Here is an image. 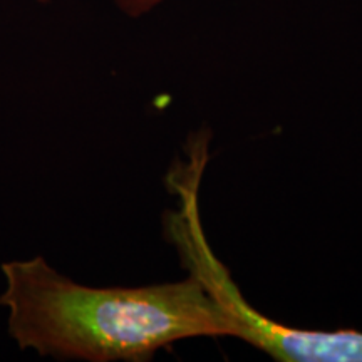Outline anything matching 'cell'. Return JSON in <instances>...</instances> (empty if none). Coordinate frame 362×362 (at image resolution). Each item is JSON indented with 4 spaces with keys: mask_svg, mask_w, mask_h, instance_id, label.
Here are the masks:
<instances>
[{
    "mask_svg": "<svg viewBox=\"0 0 362 362\" xmlns=\"http://www.w3.org/2000/svg\"><path fill=\"white\" fill-rule=\"evenodd\" d=\"M8 332L21 349L88 362H148L176 342L230 337L232 325L193 275L143 287H89L44 257L2 265Z\"/></svg>",
    "mask_w": 362,
    "mask_h": 362,
    "instance_id": "6da1fadb",
    "label": "cell"
},
{
    "mask_svg": "<svg viewBox=\"0 0 362 362\" xmlns=\"http://www.w3.org/2000/svg\"><path fill=\"white\" fill-rule=\"evenodd\" d=\"M37 2H39V4H47L49 0H37Z\"/></svg>",
    "mask_w": 362,
    "mask_h": 362,
    "instance_id": "277c9868",
    "label": "cell"
},
{
    "mask_svg": "<svg viewBox=\"0 0 362 362\" xmlns=\"http://www.w3.org/2000/svg\"><path fill=\"white\" fill-rule=\"evenodd\" d=\"M110 2L115 4L117 11L123 12L124 16L131 17V19H139V17L146 16L148 12L155 11L166 0H110Z\"/></svg>",
    "mask_w": 362,
    "mask_h": 362,
    "instance_id": "3957f363",
    "label": "cell"
},
{
    "mask_svg": "<svg viewBox=\"0 0 362 362\" xmlns=\"http://www.w3.org/2000/svg\"><path fill=\"white\" fill-rule=\"evenodd\" d=\"M205 171L197 165L171 170L165 187L176 205L163 214V235L181 269L210 292L232 325V336L279 362H362V330H317L285 325L262 314L242 291L208 242L200 214Z\"/></svg>",
    "mask_w": 362,
    "mask_h": 362,
    "instance_id": "7a4b0ae2",
    "label": "cell"
}]
</instances>
